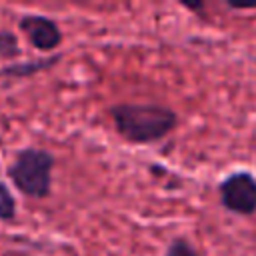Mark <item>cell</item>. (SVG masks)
<instances>
[{
    "label": "cell",
    "instance_id": "7",
    "mask_svg": "<svg viewBox=\"0 0 256 256\" xmlns=\"http://www.w3.org/2000/svg\"><path fill=\"white\" fill-rule=\"evenodd\" d=\"M16 216V200L8 186L0 182V220H12Z\"/></svg>",
    "mask_w": 256,
    "mask_h": 256
},
{
    "label": "cell",
    "instance_id": "2",
    "mask_svg": "<svg viewBox=\"0 0 256 256\" xmlns=\"http://www.w3.org/2000/svg\"><path fill=\"white\" fill-rule=\"evenodd\" d=\"M54 156L42 148H24L8 168L12 184L30 198H46L52 188Z\"/></svg>",
    "mask_w": 256,
    "mask_h": 256
},
{
    "label": "cell",
    "instance_id": "8",
    "mask_svg": "<svg viewBox=\"0 0 256 256\" xmlns=\"http://www.w3.org/2000/svg\"><path fill=\"white\" fill-rule=\"evenodd\" d=\"M164 256H200V254L186 238H174Z\"/></svg>",
    "mask_w": 256,
    "mask_h": 256
},
{
    "label": "cell",
    "instance_id": "9",
    "mask_svg": "<svg viewBox=\"0 0 256 256\" xmlns=\"http://www.w3.org/2000/svg\"><path fill=\"white\" fill-rule=\"evenodd\" d=\"M228 6L230 8H234V10H248V8H256V4H236V2H228Z\"/></svg>",
    "mask_w": 256,
    "mask_h": 256
},
{
    "label": "cell",
    "instance_id": "6",
    "mask_svg": "<svg viewBox=\"0 0 256 256\" xmlns=\"http://www.w3.org/2000/svg\"><path fill=\"white\" fill-rule=\"evenodd\" d=\"M20 44H18V38L14 36V32L10 30H0V58L4 60H10V58H16L20 56Z\"/></svg>",
    "mask_w": 256,
    "mask_h": 256
},
{
    "label": "cell",
    "instance_id": "4",
    "mask_svg": "<svg viewBox=\"0 0 256 256\" xmlns=\"http://www.w3.org/2000/svg\"><path fill=\"white\" fill-rule=\"evenodd\" d=\"M20 30L26 34V38L32 42L34 48L40 52H50L60 46L62 32L54 20L42 14H24L18 22Z\"/></svg>",
    "mask_w": 256,
    "mask_h": 256
},
{
    "label": "cell",
    "instance_id": "5",
    "mask_svg": "<svg viewBox=\"0 0 256 256\" xmlns=\"http://www.w3.org/2000/svg\"><path fill=\"white\" fill-rule=\"evenodd\" d=\"M60 60V56H48V58H38V60H30V62H20V64H10L6 68L0 70L2 76L8 78H28L36 72H42L46 68H52L56 62Z\"/></svg>",
    "mask_w": 256,
    "mask_h": 256
},
{
    "label": "cell",
    "instance_id": "1",
    "mask_svg": "<svg viewBox=\"0 0 256 256\" xmlns=\"http://www.w3.org/2000/svg\"><path fill=\"white\" fill-rule=\"evenodd\" d=\"M110 116L118 134L132 144H152L166 138L178 126V114L160 104H116Z\"/></svg>",
    "mask_w": 256,
    "mask_h": 256
},
{
    "label": "cell",
    "instance_id": "3",
    "mask_svg": "<svg viewBox=\"0 0 256 256\" xmlns=\"http://www.w3.org/2000/svg\"><path fill=\"white\" fill-rule=\"evenodd\" d=\"M220 204L240 216H250L256 212V176L248 170H238L228 174L218 184Z\"/></svg>",
    "mask_w": 256,
    "mask_h": 256
}]
</instances>
